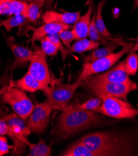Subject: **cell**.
Returning a JSON list of instances; mask_svg holds the SVG:
<instances>
[{"label":"cell","mask_w":138,"mask_h":156,"mask_svg":"<svg viewBox=\"0 0 138 156\" xmlns=\"http://www.w3.org/2000/svg\"><path fill=\"white\" fill-rule=\"evenodd\" d=\"M102 122V118L97 112L82 110L78 104H67L62 108L58 117L56 133L60 137L67 139Z\"/></svg>","instance_id":"1"},{"label":"cell","mask_w":138,"mask_h":156,"mask_svg":"<svg viewBox=\"0 0 138 156\" xmlns=\"http://www.w3.org/2000/svg\"><path fill=\"white\" fill-rule=\"evenodd\" d=\"M79 141L98 156L130 155L133 149L132 141L128 137L108 131L89 133Z\"/></svg>","instance_id":"2"},{"label":"cell","mask_w":138,"mask_h":156,"mask_svg":"<svg viewBox=\"0 0 138 156\" xmlns=\"http://www.w3.org/2000/svg\"><path fill=\"white\" fill-rule=\"evenodd\" d=\"M84 83L98 98L112 97L127 101L129 93L137 89V85H127L104 81L95 79L93 75L88 76L83 80Z\"/></svg>","instance_id":"3"},{"label":"cell","mask_w":138,"mask_h":156,"mask_svg":"<svg viewBox=\"0 0 138 156\" xmlns=\"http://www.w3.org/2000/svg\"><path fill=\"white\" fill-rule=\"evenodd\" d=\"M9 128L8 136L13 143V152L16 155H21L26 150L29 141L27 137L31 131L27 126L25 120L16 114L6 116L5 118Z\"/></svg>","instance_id":"4"},{"label":"cell","mask_w":138,"mask_h":156,"mask_svg":"<svg viewBox=\"0 0 138 156\" xmlns=\"http://www.w3.org/2000/svg\"><path fill=\"white\" fill-rule=\"evenodd\" d=\"M2 100L10 105L13 112L26 120L32 113L34 105L24 91L15 87H9L3 93Z\"/></svg>","instance_id":"5"},{"label":"cell","mask_w":138,"mask_h":156,"mask_svg":"<svg viewBox=\"0 0 138 156\" xmlns=\"http://www.w3.org/2000/svg\"><path fill=\"white\" fill-rule=\"evenodd\" d=\"M134 43H126L123 48L118 52L113 53L108 56L99 58L91 62L84 63L83 70L80 73L78 80L83 81L89 76L103 72L110 69L114 66L125 54H128L133 48Z\"/></svg>","instance_id":"6"},{"label":"cell","mask_w":138,"mask_h":156,"mask_svg":"<svg viewBox=\"0 0 138 156\" xmlns=\"http://www.w3.org/2000/svg\"><path fill=\"white\" fill-rule=\"evenodd\" d=\"M101 99L103 103L97 113L116 119L132 118L138 115V110L127 101L112 97H105Z\"/></svg>","instance_id":"7"},{"label":"cell","mask_w":138,"mask_h":156,"mask_svg":"<svg viewBox=\"0 0 138 156\" xmlns=\"http://www.w3.org/2000/svg\"><path fill=\"white\" fill-rule=\"evenodd\" d=\"M84 84L83 81L79 80L73 83L64 84L58 83L55 85L51 83V91L48 95V101L53 110L62 111L73 97L75 91Z\"/></svg>","instance_id":"8"},{"label":"cell","mask_w":138,"mask_h":156,"mask_svg":"<svg viewBox=\"0 0 138 156\" xmlns=\"http://www.w3.org/2000/svg\"><path fill=\"white\" fill-rule=\"evenodd\" d=\"M46 54L41 48H37L29 62L27 72L30 73L44 87L49 89L52 81V76L46 60Z\"/></svg>","instance_id":"9"},{"label":"cell","mask_w":138,"mask_h":156,"mask_svg":"<svg viewBox=\"0 0 138 156\" xmlns=\"http://www.w3.org/2000/svg\"><path fill=\"white\" fill-rule=\"evenodd\" d=\"M52 110L48 100L36 105L26 121L27 126L34 133H44L50 122Z\"/></svg>","instance_id":"10"},{"label":"cell","mask_w":138,"mask_h":156,"mask_svg":"<svg viewBox=\"0 0 138 156\" xmlns=\"http://www.w3.org/2000/svg\"><path fill=\"white\" fill-rule=\"evenodd\" d=\"M93 76L97 79L113 83H124L127 85L136 84L130 79L129 75L126 72L124 66V61L119 62V64L111 69H108V70H106L102 73L93 75Z\"/></svg>","instance_id":"11"},{"label":"cell","mask_w":138,"mask_h":156,"mask_svg":"<svg viewBox=\"0 0 138 156\" xmlns=\"http://www.w3.org/2000/svg\"><path fill=\"white\" fill-rule=\"evenodd\" d=\"M72 26L64 23H49L33 29L31 37L29 40L33 44L36 41H40L43 37L52 34H58L64 30H70L72 29Z\"/></svg>","instance_id":"12"},{"label":"cell","mask_w":138,"mask_h":156,"mask_svg":"<svg viewBox=\"0 0 138 156\" xmlns=\"http://www.w3.org/2000/svg\"><path fill=\"white\" fill-rule=\"evenodd\" d=\"M80 11L58 12L55 11L47 10L42 15V20L45 23H58L66 24H75L81 16Z\"/></svg>","instance_id":"13"},{"label":"cell","mask_w":138,"mask_h":156,"mask_svg":"<svg viewBox=\"0 0 138 156\" xmlns=\"http://www.w3.org/2000/svg\"><path fill=\"white\" fill-rule=\"evenodd\" d=\"M94 0H90L87 12L81 16L79 20L72 27V30L75 34V41L85 39L88 37L90 23L94 13Z\"/></svg>","instance_id":"14"},{"label":"cell","mask_w":138,"mask_h":156,"mask_svg":"<svg viewBox=\"0 0 138 156\" xmlns=\"http://www.w3.org/2000/svg\"><path fill=\"white\" fill-rule=\"evenodd\" d=\"M9 48L14 56L11 66L12 70L25 67L29 63L34 54V51L15 43L10 44Z\"/></svg>","instance_id":"15"},{"label":"cell","mask_w":138,"mask_h":156,"mask_svg":"<svg viewBox=\"0 0 138 156\" xmlns=\"http://www.w3.org/2000/svg\"><path fill=\"white\" fill-rule=\"evenodd\" d=\"M14 87L28 92H36L41 90L44 91L47 96L49 94L51 91V88L49 89L44 87L28 72H27L21 79L15 82V83H14Z\"/></svg>","instance_id":"16"},{"label":"cell","mask_w":138,"mask_h":156,"mask_svg":"<svg viewBox=\"0 0 138 156\" xmlns=\"http://www.w3.org/2000/svg\"><path fill=\"white\" fill-rule=\"evenodd\" d=\"M101 44V42H95L91 41L90 39H87L86 38L76 41V42L72 46H70V48L65 49L64 52L61 54V57H62V59L64 62L70 54H82L85 52L94 51L98 48Z\"/></svg>","instance_id":"17"},{"label":"cell","mask_w":138,"mask_h":156,"mask_svg":"<svg viewBox=\"0 0 138 156\" xmlns=\"http://www.w3.org/2000/svg\"><path fill=\"white\" fill-rule=\"evenodd\" d=\"M2 15L11 16L23 14L27 8V3L22 0H0Z\"/></svg>","instance_id":"18"},{"label":"cell","mask_w":138,"mask_h":156,"mask_svg":"<svg viewBox=\"0 0 138 156\" xmlns=\"http://www.w3.org/2000/svg\"><path fill=\"white\" fill-rule=\"evenodd\" d=\"M119 45H121L119 41H114L105 48L100 49L97 48L94 50L88 55L85 57L84 63L91 62L114 53V51L118 48Z\"/></svg>","instance_id":"19"},{"label":"cell","mask_w":138,"mask_h":156,"mask_svg":"<svg viewBox=\"0 0 138 156\" xmlns=\"http://www.w3.org/2000/svg\"><path fill=\"white\" fill-rule=\"evenodd\" d=\"M106 0H101L100 2L98 3L97 5V8L96 10V18H95V24L97 28V30L100 34L107 39H110L113 41L111 38L113 37V35L106 28V25L104 24L103 16H102V11L103 8L105 5Z\"/></svg>","instance_id":"20"},{"label":"cell","mask_w":138,"mask_h":156,"mask_svg":"<svg viewBox=\"0 0 138 156\" xmlns=\"http://www.w3.org/2000/svg\"><path fill=\"white\" fill-rule=\"evenodd\" d=\"M61 155L64 156H98L95 152L88 149L79 140L70 146Z\"/></svg>","instance_id":"21"},{"label":"cell","mask_w":138,"mask_h":156,"mask_svg":"<svg viewBox=\"0 0 138 156\" xmlns=\"http://www.w3.org/2000/svg\"><path fill=\"white\" fill-rule=\"evenodd\" d=\"M27 146L29 148V152L27 155L29 156H49L52 151L51 146H48L43 139H41L36 144L29 141Z\"/></svg>","instance_id":"22"},{"label":"cell","mask_w":138,"mask_h":156,"mask_svg":"<svg viewBox=\"0 0 138 156\" xmlns=\"http://www.w3.org/2000/svg\"><path fill=\"white\" fill-rule=\"evenodd\" d=\"M27 21V18L24 14H19L11 16L8 19L2 20L1 23L5 28L6 32L9 33L14 27L23 26Z\"/></svg>","instance_id":"23"},{"label":"cell","mask_w":138,"mask_h":156,"mask_svg":"<svg viewBox=\"0 0 138 156\" xmlns=\"http://www.w3.org/2000/svg\"><path fill=\"white\" fill-rule=\"evenodd\" d=\"M94 14L92 15V18L90 23L89 29H88V36L91 41H93L95 42H100L103 44L107 45L109 44L108 41L107 39L103 37L100 33L98 31L97 28L95 24V18H96V9L94 8Z\"/></svg>","instance_id":"24"},{"label":"cell","mask_w":138,"mask_h":156,"mask_svg":"<svg viewBox=\"0 0 138 156\" xmlns=\"http://www.w3.org/2000/svg\"><path fill=\"white\" fill-rule=\"evenodd\" d=\"M42 6L35 1L27 5V8L23 14L27 18L28 21L34 23L41 17V8Z\"/></svg>","instance_id":"25"},{"label":"cell","mask_w":138,"mask_h":156,"mask_svg":"<svg viewBox=\"0 0 138 156\" xmlns=\"http://www.w3.org/2000/svg\"><path fill=\"white\" fill-rule=\"evenodd\" d=\"M124 66L128 75H136L138 70V55L136 52L129 54L124 60Z\"/></svg>","instance_id":"26"},{"label":"cell","mask_w":138,"mask_h":156,"mask_svg":"<svg viewBox=\"0 0 138 156\" xmlns=\"http://www.w3.org/2000/svg\"><path fill=\"white\" fill-rule=\"evenodd\" d=\"M41 49L48 56H55L58 52L59 49L48 38V36H45L41 41Z\"/></svg>","instance_id":"27"},{"label":"cell","mask_w":138,"mask_h":156,"mask_svg":"<svg viewBox=\"0 0 138 156\" xmlns=\"http://www.w3.org/2000/svg\"><path fill=\"white\" fill-rule=\"evenodd\" d=\"M103 100L100 98H91L82 104H78V106L82 110L87 111H93L97 112L101 106Z\"/></svg>","instance_id":"28"},{"label":"cell","mask_w":138,"mask_h":156,"mask_svg":"<svg viewBox=\"0 0 138 156\" xmlns=\"http://www.w3.org/2000/svg\"><path fill=\"white\" fill-rule=\"evenodd\" d=\"M58 36L62 44L67 49L70 48L71 43L75 39V34L72 29L61 31V32L58 33Z\"/></svg>","instance_id":"29"},{"label":"cell","mask_w":138,"mask_h":156,"mask_svg":"<svg viewBox=\"0 0 138 156\" xmlns=\"http://www.w3.org/2000/svg\"><path fill=\"white\" fill-rule=\"evenodd\" d=\"M13 148V146H9L8 143V139L3 136H0V156L8 154L9 150Z\"/></svg>","instance_id":"30"},{"label":"cell","mask_w":138,"mask_h":156,"mask_svg":"<svg viewBox=\"0 0 138 156\" xmlns=\"http://www.w3.org/2000/svg\"><path fill=\"white\" fill-rule=\"evenodd\" d=\"M48 37V38L57 47L58 49H59L60 54H62L64 51L65 50L66 48H64V46H63V44L61 41L58 34H50L47 36Z\"/></svg>","instance_id":"31"},{"label":"cell","mask_w":138,"mask_h":156,"mask_svg":"<svg viewBox=\"0 0 138 156\" xmlns=\"http://www.w3.org/2000/svg\"><path fill=\"white\" fill-rule=\"evenodd\" d=\"M9 133V128L5 119L0 118V136L8 135Z\"/></svg>","instance_id":"32"},{"label":"cell","mask_w":138,"mask_h":156,"mask_svg":"<svg viewBox=\"0 0 138 156\" xmlns=\"http://www.w3.org/2000/svg\"><path fill=\"white\" fill-rule=\"evenodd\" d=\"M54 2V0H45L44 6L47 10H49V9L52 7V5Z\"/></svg>","instance_id":"33"},{"label":"cell","mask_w":138,"mask_h":156,"mask_svg":"<svg viewBox=\"0 0 138 156\" xmlns=\"http://www.w3.org/2000/svg\"><path fill=\"white\" fill-rule=\"evenodd\" d=\"M138 51V39L136 42L135 44H134V45L133 46V48L130 49V51L128 52V54H131V53H133V52H136V51Z\"/></svg>","instance_id":"34"},{"label":"cell","mask_w":138,"mask_h":156,"mask_svg":"<svg viewBox=\"0 0 138 156\" xmlns=\"http://www.w3.org/2000/svg\"><path fill=\"white\" fill-rule=\"evenodd\" d=\"M36 2H37L39 5H40L42 7L44 5L45 0H34Z\"/></svg>","instance_id":"35"},{"label":"cell","mask_w":138,"mask_h":156,"mask_svg":"<svg viewBox=\"0 0 138 156\" xmlns=\"http://www.w3.org/2000/svg\"><path fill=\"white\" fill-rule=\"evenodd\" d=\"M22 1H24V2H34V0H22Z\"/></svg>","instance_id":"36"},{"label":"cell","mask_w":138,"mask_h":156,"mask_svg":"<svg viewBox=\"0 0 138 156\" xmlns=\"http://www.w3.org/2000/svg\"><path fill=\"white\" fill-rule=\"evenodd\" d=\"M2 15V7H1V5H0V16Z\"/></svg>","instance_id":"37"},{"label":"cell","mask_w":138,"mask_h":156,"mask_svg":"<svg viewBox=\"0 0 138 156\" xmlns=\"http://www.w3.org/2000/svg\"><path fill=\"white\" fill-rule=\"evenodd\" d=\"M2 26H3V25H2V23L0 22V27H2Z\"/></svg>","instance_id":"38"}]
</instances>
